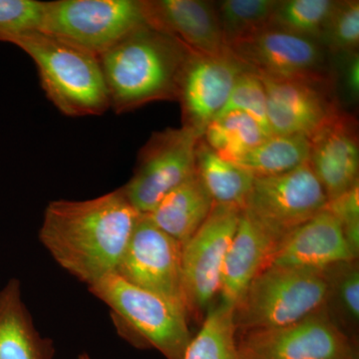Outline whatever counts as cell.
<instances>
[{
	"mask_svg": "<svg viewBox=\"0 0 359 359\" xmlns=\"http://www.w3.org/2000/svg\"><path fill=\"white\" fill-rule=\"evenodd\" d=\"M13 44L32 57L45 94L63 114L96 116L111 108L95 54L42 32L26 34Z\"/></svg>",
	"mask_w": 359,
	"mask_h": 359,
	"instance_id": "3957f363",
	"label": "cell"
},
{
	"mask_svg": "<svg viewBox=\"0 0 359 359\" xmlns=\"http://www.w3.org/2000/svg\"><path fill=\"white\" fill-rule=\"evenodd\" d=\"M320 44L325 50L346 56L358 52L359 44L358 0L337 1L325 26Z\"/></svg>",
	"mask_w": 359,
	"mask_h": 359,
	"instance_id": "f1b7e54d",
	"label": "cell"
},
{
	"mask_svg": "<svg viewBox=\"0 0 359 359\" xmlns=\"http://www.w3.org/2000/svg\"><path fill=\"white\" fill-rule=\"evenodd\" d=\"M248 70L231 49L217 55L191 51L180 81L183 126L203 137L223 109L238 78Z\"/></svg>",
	"mask_w": 359,
	"mask_h": 359,
	"instance_id": "5bb4252c",
	"label": "cell"
},
{
	"mask_svg": "<svg viewBox=\"0 0 359 359\" xmlns=\"http://www.w3.org/2000/svg\"><path fill=\"white\" fill-rule=\"evenodd\" d=\"M141 215L121 188L95 199L53 201L39 238L61 268L91 285L115 273Z\"/></svg>",
	"mask_w": 359,
	"mask_h": 359,
	"instance_id": "6da1fadb",
	"label": "cell"
},
{
	"mask_svg": "<svg viewBox=\"0 0 359 359\" xmlns=\"http://www.w3.org/2000/svg\"><path fill=\"white\" fill-rule=\"evenodd\" d=\"M259 77L266 90L273 135H302L311 139L344 112L332 92V75L309 79Z\"/></svg>",
	"mask_w": 359,
	"mask_h": 359,
	"instance_id": "7c38bea8",
	"label": "cell"
},
{
	"mask_svg": "<svg viewBox=\"0 0 359 359\" xmlns=\"http://www.w3.org/2000/svg\"><path fill=\"white\" fill-rule=\"evenodd\" d=\"M327 201L308 161L287 173L256 177L244 211L283 238L325 210Z\"/></svg>",
	"mask_w": 359,
	"mask_h": 359,
	"instance_id": "30bf717a",
	"label": "cell"
},
{
	"mask_svg": "<svg viewBox=\"0 0 359 359\" xmlns=\"http://www.w3.org/2000/svg\"><path fill=\"white\" fill-rule=\"evenodd\" d=\"M309 140V163L328 201L359 184V145L355 118L344 111Z\"/></svg>",
	"mask_w": 359,
	"mask_h": 359,
	"instance_id": "2e32d148",
	"label": "cell"
},
{
	"mask_svg": "<svg viewBox=\"0 0 359 359\" xmlns=\"http://www.w3.org/2000/svg\"><path fill=\"white\" fill-rule=\"evenodd\" d=\"M45 2L0 0V41L14 43L26 34L41 32Z\"/></svg>",
	"mask_w": 359,
	"mask_h": 359,
	"instance_id": "f546056e",
	"label": "cell"
},
{
	"mask_svg": "<svg viewBox=\"0 0 359 359\" xmlns=\"http://www.w3.org/2000/svg\"><path fill=\"white\" fill-rule=\"evenodd\" d=\"M341 224L344 237L354 254L359 252V184L334 199L327 201L325 208Z\"/></svg>",
	"mask_w": 359,
	"mask_h": 359,
	"instance_id": "4dcf8cb0",
	"label": "cell"
},
{
	"mask_svg": "<svg viewBox=\"0 0 359 359\" xmlns=\"http://www.w3.org/2000/svg\"><path fill=\"white\" fill-rule=\"evenodd\" d=\"M78 359H91V358H90V356L88 355V354L82 353V354H80L79 358H78Z\"/></svg>",
	"mask_w": 359,
	"mask_h": 359,
	"instance_id": "d6a6232c",
	"label": "cell"
},
{
	"mask_svg": "<svg viewBox=\"0 0 359 359\" xmlns=\"http://www.w3.org/2000/svg\"><path fill=\"white\" fill-rule=\"evenodd\" d=\"M214 205L197 174L165 196L146 215L155 226L182 245L199 230Z\"/></svg>",
	"mask_w": 359,
	"mask_h": 359,
	"instance_id": "ffe728a7",
	"label": "cell"
},
{
	"mask_svg": "<svg viewBox=\"0 0 359 359\" xmlns=\"http://www.w3.org/2000/svg\"><path fill=\"white\" fill-rule=\"evenodd\" d=\"M142 0L45 2L41 32L99 56L146 25Z\"/></svg>",
	"mask_w": 359,
	"mask_h": 359,
	"instance_id": "8992f818",
	"label": "cell"
},
{
	"mask_svg": "<svg viewBox=\"0 0 359 359\" xmlns=\"http://www.w3.org/2000/svg\"><path fill=\"white\" fill-rule=\"evenodd\" d=\"M243 210L214 204L211 212L182 250V275L188 316L202 318L219 299L226 252Z\"/></svg>",
	"mask_w": 359,
	"mask_h": 359,
	"instance_id": "ba28073f",
	"label": "cell"
},
{
	"mask_svg": "<svg viewBox=\"0 0 359 359\" xmlns=\"http://www.w3.org/2000/svg\"><path fill=\"white\" fill-rule=\"evenodd\" d=\"M269 136L252 117L242 112L219 116L205 128L203 139L223 159L235 163Z\"/></svg>",
	"mask_w": 359,
	"mask_h": 359,
	"instance_id": "cb8c5ba5",
	"label": "cell"
},
{
	"mask_svg": "<svg viewBox=\"0 0 359 359\" xmlns=\"http://www.w3.org/2000/svg\"><path fill=\"white\" fill-rule=\"evenodd\" d=\"M182 250L183 245L161 231L146 215H141L115 273L187 313Z\"/></svg>",
	"mask_w": 359,
	"mask_h": 359,
	"instance_id": "8fae6325",
	"label": "cell"
},
{
	"mask_svg": "<svg viewBox=\"0 0 359 359\" xmlns=\"http://www.w3.org/2000/svg\"><path fill=\"white\" fill-rule=\"evenodd\" d=\"M358 257L341 224L325 209L280 241L269 266L325 269Z\"/></svg>",
	"mask_w": 359,
	"mask_h": 359,
	"instance_id": "e0dca14e",
	"label": "cell"
},
{
	"mask_svg": "<svg viewBox=\"0 0 359 359\" xmlns=\"http://www.w3.org/2000/svg\"><path fill=\"white\" fill-rule=\"evenodd\" d=\"M190 49L147 25L98 56L116 113L156 101L178 100L180 81Z\"/></svg>",
	"mask_w": 359,
	"mask_h": 359,
	"instance_id": "7a4b0ae2",
	"label": "cell"
},
{
	"mask_svg": "<svg viewBox=\"0 0 359 359\" xmlns=\"http://www.w3.org/2000/svg\"><path fill=\"white\" fill-rule=\"evenodd\" d=\"M54 347L37 332L21 299L20 283L9 280L0 292V359H52Z\"/></svg>",
	"mask_w": 359,
	"mask_h": 359,
	"instance_id": "d6986e66",
	"label": "cell"
},
{
	"mask_svg": "<svg viewBox=\"0 0 359 359\" xmlns=\"http://www.w3.org/2000/svg\"><path fill=\"white\" fill-rule=\"evenodd\" d=\"M327 297L323 269L268 266L233 308L238 334L292 325L325 308Z\"/></svg>",
	"mask_w": 359,
	"mask_h": 359,
	"instance_id": "5b68a950",
	"label": "cell"
},
{
	"mask_svg": "<svg viewBox=\"0 0 359 359\" xmlns=\"http://www.w3.org/2000/svg\"><path fill=\"white\" fill-rule=\"evenodd\" d=\"M231 112L245 113L252 117L269 137L273 136L266 111V90L261 78L254 71H245L238 78L228 101L217 117Z\"/></svg>",
	"mask_w": 359,
	"mask_h": 359,
	"instance_id": "83f0119b",
	"label": "cell"
},
{
	"mask_svg": "<svg viewBox=\"0 0 359 359\" xmlns=\"http://www.w3.org/2000/svg\"><path fill=\"white\" fill-rule=\"evenodd\" d=\"M282 240L243 210L224 259L219 301L235 308L255 276L269 266Z\"/></svg>",
	"mask_w": 359,
	"mask_h": 359,
	"instance_id": "ac0fdd59",
	"label": "cell"
},
{
	"mask_svg": "<svg viewBox=\"0 0 359 359\" xmlns=\"http://www.w3.org/2000/svg\"><path fill=\"white\" fill-rule=\"evenodd\" d=\"M337 1L285 0L278 1L269 26L320 42Z\"/></svg>",
	"mask_w": 359,
	"mask_h": 359,
	"instance_id": "4316f807",
	"label": "cell"
},
{
	"mask_svg": "<svg viewBox=\"0 0 359 359\" xmlns=\"http://www.w3.org/2000/svg\"><path fill=\"white\" fill-rule=\"evenodd\" d=\"M311 140L302 135H273L233 164L256 177L276 176L308 162Z\"/></svg>",
	"mask_w": 359,
	"mask_h": 359,
	"instance_id": "7402d4cb",
	"label": "cell"
},
{
	"mask_svg": "<svg viewBox=\"0 0 359 359\" xmlns=\"http://www.w3.org/2000/svg\"><path fill=\"white\" fill-rule=\"evenodd\" d=\"M89 290L109 306L118 332L133 346L154 348L167 359H184L192 335L183 309L116 273L89 285Z\"/></svg>",
	"mask_w": 359,
	"mask_h": 359,
	"instance_id": "277c9868",
	"label": "cell"
},
{
	"mask_svg": "<svg viewBox=\"0 0 359 359\" xmlns=\"http://www.w3.org/2000/svg\"><path fill=\"white\" fill-rule=\"evenodd\" d=\"M184 359H241L233 306L221 301L212 304Z\"/></svg>",
	"mask_w": 359,
	"mask_h": 359,
	"instance_id": "603a6c76",
	"label": "cell"
},
{
	"mask_svg": "<svg viewBox=\"0 0 359 359\" xmlns=\"http://www.w3.org/2000/svg\"><path fill=\"white\" fill-rule=\"evenodd\" d=\"M202 137L189 127L155 132L141 149L136 170L121 188L125 197L142 215L197 174L196 150Z\"/></svg>",
	"mask_w": 359,
	"mask_h": 359,
	"instance_id": "52a82bcc",
	"label": "cell"
},
{
	"mask_svg": "<svg viewBox=\"0 0 359 359\" xmlns=\"http://www.w3.org/2000/svg\"><path fill=\"white\" fill-rule=\"evenodd\" d=\"M346 63L344 67V81L346 93L353 100L358 98L359 94V57L358 52L344 56Z\"/></svg>",
	"mask_w": 359,
	"mask_h": 359,
	"instance_id": "1f68e13d",
	"label": "cell"
},
{
	"mask_svg": "<svg viewBox=\"0 0 359 359\" xmlns=\"http://www.w3.org/2000/svg\"><path fill=\"white\" fill-rule=\"evenodd\" d=\"M241 359H359L355 339L321 309L285 327L238 334Z\"/></svg>",
	"mask_w": 359,
	"mask_h": 359,
	"instance_id": "9c48e42d",
	"label": "cell"
},
{
	"mask_svg": "<svg viewBox=\"0 0 359 359\" xmlns=\"http://www.w3.org/2000/svg\"><path fill=\"white\" fill-rule=\"evenodd\" d=\"M196 168L214 204L245 209L255 177L233 163L219 157L208 146L203 137L196 150Z\"/></svg>",
	"mask_w": 359,
	"mask_h": 359,
	"instance_id": "44dd1931",
	"label": "cell"
},
{
	"mask_svg": "<svg viewBox=\"0 0 359 359\" xmlns=\"http://www.w3.org/2000/svg\"><path fill=\"white\" fill-rule=\"evenodd\" d=\"M323 271L327 280L328 316L344 334L355 339L359 321L358 259L332 264Z\"/></svg>",
	"mask_w": 359,
	"mask_h": 359,
	"instance_id": "d4e9b609",
	"label": "cell"
},
{
	"mask_svg": "<svg viewBox=\"0 0 359 359\" xmlns=\"http://www.w3.org/2000/svg\"><path fill=\"white\" fill-rule=\"evenodd\" d=\"M278 0H224L216 6L226 46L269 27Z\"/></svg>",
	"mask_w": 359,
	"mask_h": 359,
	"instance_id": "484cf974",
	"label": "cell"
},
{
	"mask_svg": "<svg viewBox=\"0 0 359 359\" xmlns=\"http://www.w3.org/2000/svg\"><path fill=\"white\" fill-rule=\"evenodd\" d=\"M146 23L197 53L230 50L224 42L216 6L204 0H142Z\"/></svg>",
	"mask_w": 359,
	"mask_h": 359,
	"instance_id": "9a60e30c",
	"label": "cell"
},
{
	"mask_svg": "<svg viewBox=\"0 0 359 359\" xmlns=\"http://www.w3.org/2000/svg\"><path fill=\"white\" fill-rule=\"evenodd\" d=\"M229 48L263 76L309 79L328 76L327 50L316 40L269 26Z\"/></svg>",
	"mask_w": 359,
	"mask_h": 359,
	"instance_id": "4fadbf2b",
	"label": "cell"
}]
</instances>
